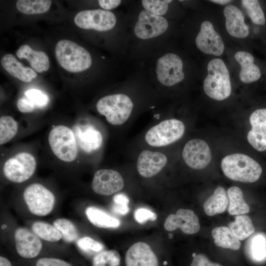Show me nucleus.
Instances as JSON below:
<instances>
[{
    "label": "nucleus",
    "mask_w": 266,
    "mask_h": 266,
    "mask_svg": "<svg viewBox=\"0 0 266 266\" xmlns=\"http://www.w3.org/2000/svg\"><path fill=\"white\" fill-rule=\"evenodd\" d=\"M127 6L129 41L127 63L134 68L169 45L171 25L169 20L143 8L137 0H131Z\"/></svg>",
    "instance_id": "nucleus-1"
},
{
    "label": "nucleus",
    "mask_w": 266,
    "mask_h": 266,
    "mask_svg": "<svg viewBox=\"0 0 266 266\" xmlns=\"http://www.w3.org/2000/svg\"><path fill=\"white\" fill-rule=\"evenodd\" d=\"M184 123L177 119L163 120L152 127L146 133L144 139L149 146L161 147L173 143L183 135Z\"/></svg>",
    "instance_id": "nucleus-8"
},
{
    "label": "nucleus",
    "mask_w": 266,
    "mask_h": 266,
    "mask_svg": "<svg viewBox=\"0 0 266 266\" xmlns=\"http://www.w3.org/2000/svg\"><path fill=\"white\" fill-rule=\"evenodd\" d=\"M229 229L234 236L239 240H243L255 232V227L252 220L246 215H238L233 222L228 224Z\"/></svg>",
    "instance_id": "nucleus-29"
},
{
    "label": "nucleus",
    "mask_w": 266,
    "mask_h": 266,
    "mask_svg": "<svg viewBox=\"0 0 266 266\" xmlns=\"http://www.w3.org/2000/svg\"><path fill=\"white\" fill-rule=\"evenodd\" d=\"M244 7L253 23L259 25H264L266 18L264 12L257 0H242Z\"/></svg>",
    "instance_id": "nucleus-36"
},
{
    "label": "nucleus",
    "mask_w": 266,
    "mask_h": 266,
    "mask_svg": "<svg viewBox=\"0 0 266 266\" xmlns=\"http://www.w3.org/2000/svg\"><path fill=\"white\" fill-rule=\"evenodd\" d=\"M196 256V254L195 253H193L192 256L193 257V258H194L195 256Z\"/></svg>",
    "instance_id": "nucleus-47"
},
{
    "label": "nucleus",
    "mask_w": 266,
    "mask_h": 266,
    "mask_svg": "<svg viewBox=\"0 0 266 266\" xmlns=\"http://www.w3.org/2000/svg\"><path fill=\"white\" fill-rule=\"evenodd\" d=\"M134 218L138 223L143 224L148 220L154 221L157 219V216L147 209L140 208L135 211Z\"/></svg>",
    "instance_id": "nucleus-40"
},
{
    "label": "nucleus",
    "mask_w": 266,
    "mask_h": 266,
    "mask_svg": "<svg viewBox=\"0 0 266 266\" xmlns=\"http://www.w3.org/2000/svg\"><path fill=\"white\" fill-rule=\"evenodd\" d=\"M36 266H71L70 264L61 259L52 258H42L36 263Z\"/></svg>",
    "instance_id": "nucleus-41"
},
{
    "label": "nucleus",
    "mask_w": 266,
    "mask_h": 266,
    "mask_svg": "<svg viewBox=\"0 0 266 266\" xmlns=\"http://www.w3.org/2000/svg\"><path fill=\"white\" fill-rule=\"evenodd\" d=\"M26 98L31 100L36 108H42L47 105L49 102L48 97L40 90L31 89L25 93Z\"/></svg>",
    "instance_id": "nucleus-38"
},
{
    "label": "nucleus",
    "mask_w": 266,
    "mask_h": 266,
    "mask_svg": "<svg viewBox=\"0 0 266 266\" xmlns=\"http://www.w3.org/2000/svg\"><path fill=\"white\" fill-rule=\"evenodd\" d=\"M190 266H223L221 265L210 262L207 257L202 254H199L193 258Z\"/></svg>",
    "instance_id": "nucleus-42"
},
{
    "label": "nucleus",
    "mask_w": 266,
    "mask_h": 266,
    "mask_svg": "<svg viewBox=\"0 0 266 266\" xmlns=\"http://www.w3.org/2000/svg\"><path fill=\"white\" fill-rule=\"evenodd\" d=\"M0 266H12L10 261L6 258L0 257Z\"/></svg>",
    "instance_id": "nucleus-44"
},
{
    "label": "nucleus",
    "mask_w": 266,
    "mask_h": 266,
    "mask_svg": "<svg viewBox=\"0 0 266 266\" xmlns=\"http://www.w3.org/2000/svg\"><path fill=\"white\" fill-rule=\"evenodd\" d=\"M6 225H3L1 227V228H2V229H4V228H6Z\"/></svg>",
    "instance_id": "nucleus-46"
},
{
    "label": "nucleus",
    "mask_w": 266,
    "mask_h": 266,
    "mask_svg": "<svg viewBox=\"0 0 266 266\" xmlns=\"http://www.w3.org/2000/svg\"><path fill=\"white\" fill-rule=\"evenodd\" d=\"M0 62L2 66L9 74L23 82H31L37 76L33 69L25 67L12 54H5L1 58Z\"/></svg>",
    "instance_id": "nucleus-23"
},
{
    "label": "nucleus",
    "mask_w": 266,
    "mask_h": 266,
    "mask_svg": "<svg viewBox=\"0 0 266 266\" xmlns=\"http://www.w3.org/2000/svg\"><path fill=\"white\" fill-rule=\"evenodd\" d=\"M74 131L77 142L84 152L91 153L100 147L102 141V135L93 127L89 126L83 128L76 126Z\"/></svg>",
    "instance_id": "nucleus-21"
},
{
    "label": "nucleus",
    "mask_w": 266,
    "mask_h": 266,
    "mask_svg": "<svg viewBox=\"0 0 266 266\" xmlns=\"http://www.w3.org/2000/svg\"><path fill=\"white\" fill-rule=\"evenodd\" d=\"M77 245L81 250L90 254H98L103 249L101 243L88 236L79 239Z\"/></svg>",
    "instance_id": "nucleus-37"
},
{
    "label": "nucleus",
    "mask_w": 266,
    "mask_h": 266,
    "mask_svg": "<svg viewBox=\"0 0 266 266\" xmlns=\"http://www.w3.org/2000/svg\"><path fill=\"white\" fill-rule=\"evenodd\" d=\"M113 212L119 215H125L129 211V198L124 194H117L113 198Z\"/></svg>",
    "instance_id": "nucleus-39"
},
{
    "label": "nucleus",
    "mask_w": 266,
    "mask_h": 266,
    "mask_svg": "<svg viewBox=\"0 0 266 266\" xmlns=\"http://www.w3.org/2000/svg\"><path fill=\"white\" fill-rule=\"evenodd\" d=\"M226 17V28L228 33L236 38H245L249 35L248 26L241 10L233 5H228L224 9Z\"/></svg>",
    "instance_id": "nucleus-20"
},
{
    "label": "nucleus",
    "mask_w": 266,
    "mask_h": 266,
    "mask_svg": "<svg viewBox=\"0 0 266 266\" xmlns=\"http://www.w3.org/2000/svg\"><path fill=\"white\" fill-rule=\"evenodd\" d=\"M36 163L31 154L21 152L8 159L4 164L3 173L9 180L21 183L29 179L34 173Z\"/></svg>",
    "instance_id": "nucleus-11"
},
{
    "label": "nucleus",
    "mask_w": 266,
    "mask_h": 266,
    "mask_svg": "<svg viewBox=\"0 0 266 266\" xmlns=\"http://www.w3.org/2000/svg\"><path fill=\"white\" fill-rule=\"evenodd\" d=\"M16 55L20 59H26L30 63L32 69L41 73L47 71L50 66L47 55L41 51H35L29 45H21L16 51Z\"/></svg>",
    "instance_id": "nucleus-24"
},
{
    "label": "nucleus",
    "mask_w": 266,
    "mask_h": 266,
    "mask_svg": "<svg viewBox=\"0 0 266 266\" xmlns=\"http://www.w3.org/2000/svg\"><path fill=\"white\" fill-rule=\"evenodd\" d=\"M126 266H158L156 255L149 245L142 242L133 244L127 251Z\"/></svg>",
    "instance_id": "nucleus-19"
},
{
    "label": "nucleus",
    "mask_w": 266,
    "mask_h": 266,
    "mask_svg": "<svg viewBox=\"0 0 266 266\" xmlns=\"http://www.w3.org/2000/svg\"><path fill=\"white\" fill-rule=\"evenodd\" d=\"M234 58L241 66L239 76L242 82L250 83L261 78L260 69L254 64V58L250 53L238 51L235 54Z\"/></svg>",
    "instance_id": "nucleus-22"
},
{
    "label": "nucleus",
    "mask_w": 266,
    "mask_h": 266,
    "mask_svg": "<svg viewBox=\"0 0 266 266\" xmlns=\"http://www.w3.org/2000/svg\"><path fill=\"white\" fill-rule=\"evenodd\" d=\"M33 232L39 237L50 242H57L62 238L61 233L47 223L37 221L32 226Z\"/></svg>",
    "instance_id": "nucleus-31"
},
{
    "label": "nucleus",
    "mask_w": 266,
    "mask_h": 266,
    "mask_svg": "<svg viewBox=\"0 0 266 266\" xmlns=\"http://www.w3.org/2000/svg\"><path fill=\"white\" fill-rule=\"evenodd\" d=\"M222 170L228 178L234 181L253 183L262 172L260 165L245 154L235 153L225 157L221 163Z\"/></svg>",
    "instance_id": "nucleus-5"
},
{
    "label": "nucleus",
    "mask_w": 266,
    "mask_h": 266,
    "mask_svg": "<svg viewBox=\"0 0 266 266\" xmlns=\"http://www.w3.org/2000/svg\"><path fill=\"white\" fill-rule=\"evenodd\" d=\"M18 110L22 113H29L33 111L36 107L34 104L27 98L18 100L17 103Z\"/></svg>",
    "instance_id": "nucleus-43"
},
{
    "label": "nucleus",
    "mask_w": 266,
    "mask_h": 266,
    "mask_svg": "<svg viewBox=\"0 0 266 266\" xmlns=\"http://www.w3.org/2000/svg\"><path fill=\"white\" fill-rule=\"evenodd\" d=\"M18 125L15 120L9 116H3L0 118V144L9 141L16 134Z\"/></svg>",
    "instance_id": "nucleus-33"
},
{
    "label": "nucleus",
    "mask_w": 266,
    "mask_h": 266,
    "mask_svg": "<svg viewBox=\"0 0 266 266\" xmlns=\"http://www.w3.org/2000/svg\"><path fill=\"white\" fill-rule=\"evenodd\" d=\"M251 129L247 133L251 145L260 152L266 150V108L258 109L250 116Z\"/></svg>",
    "instance_id": "nucleus-17"
},
{
    "label": "nucleus",
    "mask_w": 266,
    "mask_h": 266,
    "mask_svg": "<svg viewBox=\"0 0 266 266\" xmlns=\"http://www.w3.org/2000/svg\"><path fill=\"white\" fill-rule=\"evenodd\" d=\"M55 55L60 65L71 72L89 69L93 65V57L85 48L69 40H61L55 47Z\"/></svg>",
    "instance_id": "nucleus-6"
},
{
    "label": "nucleus",
    "mask_w": 266,
    "mask_h": 266,
    "mask_svg": "<svg viewBox=\"0 0 266 266\" xmlns=\"http://www.w3.org/2000/svg\"><path fill=\"white\" fill-rule=\"evenodd\" d=\"M229 205L228 212L232 215L246 214L249 211V206L244 199L241 189L237 186L229 188L227 191Z\"/></svg>",
    "instance_id": "nucleus-28"
},
{
    "label": "nucleus",
    "mask_w": 266,
    "mask_h": 266,
    "mask_svg": "<svg viewBox=\"0 0 266 266\" xmlns=\"http://www.w3.org/2000/svg\"><path fill=\"white\" fill-rule=\"evenodd\" d=\"M167 158L158 151L144 150L138 155L136 168L139 174L145 178H150L159 173L165 166Z\"/></svg>",
    "instance_id": "nucleus-16"
},
{
    "label": "nucleus",
    "mask_w": 266,
    "mask_h": 266,
    "mask_svg": "<svg viewBox=\"0 0 266 266\" xmlns=\"http://www.w3.org/2000/svg\"><path fill=\"white\" fill-rule=\"evenodd\" d=\"M184 66L181 56L170 51L168 45L140 66L145 70L156 91L161 93L185 80Z\"/></svg>",
    "instance_id": "nucleus-3"
},
{
    "label": "nucleus",
    "mask_w": 266,
    "mask_h": 266,
    "mask_svg": "<svg viewBox=\"0 0 266 266\" xmlns=\"http://www.w3.org/2000/svg\"><path fill=\"white\" fill-rule=\"evenodd\" d=\"M53 226L61 233L63 239L66 242H73L77 240V230L70 220L65 218H59L54 221Z\"/></svg>",
    "instance_id": "nucleus-32"
},
{
    "label": "nucleus",
    "mask_w": 266,
    "mask_h": 266,
    "mask_svg": "<svg viewBox=\"0 0 266 266\" xmlns=\"http://www.w3.org/2000/svg\"><path fill=\"white\" fill-rule=\"evenodd\" d=\"M210 1L220 4H225L232 1V0H211Z\"/></svg>",
    "instance_id": "nucleus-45"
},
{
    "label": "nucleus",
    "mask_w": 266,
    "mask_h": 266,
    "mask_svg": "<svg viewBox=\"0 0 266 266\" xmlns=\"http://www.w3.org/2000/svg\"><path fill=\"white\" fill-rule=\"evenodd\" d=\"M124 186L122 175L110 169L98 170L94 174L92 188L98 194L109 196L120 191Z\"/></svg>",
    "instance_id": "nucleus-14"
},
{
    "label": "nucleus",
    "mask_w": 266,
    "mask_h": 266,
    "mask_svg": "<svg viewBox=\"0 0 266 266\" xmlns=\"http://www.w3.org/2000/svg\"><path fill=\"white\" fill-rule=\"evenodd\" d=\"M74 22L81 29L110 34L128 48L129 31L126 12L100 8L84 10L76 14Z\"/></svg>",
    "instance_id": "nucleus-4"
},
{
    "label": "nucleus",
    "mask_w": 266,
    "mask_h": 266,
    "mask_svg": "<svg viewBox=\"0 0 266 266\" xmlns=\"http://www.w3.org/2000/svg\"><path fill=\"white\" fill-rule=\"evenodd\" d=\"M229 199L227 193L221 186H218L213 195L203 204L205 213L209 216L224 212L228 206Z\"/></svg>",
    "instance_id": "nucleus-25"
},
{
    "label": "nucleus",
    "mask_w": 266,
    "mask_h": 266,
    "mask_svg": "<svg viewBox=\"0 0 266 266\" xmlns=\"http://www.w3.org/2000/svg\"><path fill=\"white\" fill-rule=\"evenodd\" d=\"M48 141L54 155L60 160L66 162L74 161L77 155L75 136L69 128L59 125L50 131Z\"/></svg>",
    "instance_id": "nucleus-9"
},
{
    "label": "nucleus",
    "mask_w": 266,
    "mask_h": 266,
    "mask_svg": "<svg viewBox=\"0 0 266 266\" xmlns=\"http://www.w3.org/2000/svg\"><path fill=\"white\" fill-rule=\"evenodd\" d=\"M211 234L214 243L218 247L233 250H239L241 247L240 240L234 236L229 227H216L212 231Z\"/></svg>",
    "instance_id": "nucleus-27"
},
{
    "label": "nucleus",
    "mask_w": 266,
    "mask_h": 266,
    "mask_svg": "<svg viewBox=\"0 0 266 266\" xmlns=\"http://www.w3.org/2000/svg\"><path fill=\"white\" fill-rule=\"evenodd\" d=\"M121 257L115 250L102 251L93 258L92 266H119Z\"/></svg>",
    "instance_id": "nucleus-35"
},
{
    "label": "nucleus",
    "mask_w": 266,
    "mask_h": 266,
    "mask_svg": "<svg viewBox=\"0 0 266 266\" xmlns=\"http://www.w3.org/2000/svg\"><path fill=\"white\" fill-rule=\"evenodd\" d=\"M182 157L185 163L191 168L201 169L209 164L211 153L207 143L204 140L193 139L185 145Z\"/></svg>",
    "instance_id": "nucleus-12"
},
{
    "label": "nucleus",
    "mask_w": 266,
    "mask_h": 266,
    "mask_svg": "<svg viewBox=\"0 0 266 266\" xmlns=\"http://www.w3.org/2000/svg\"><path fill=\"white\" fill-rule=\"evenodd\" d=\"M197 47L202 53L221 56L224 51V44L220 35L215 31L212 23L208 21L202 22L199 33L195 38Z\"/></svg>",
    "instance_id": "nucleus-13"
},
{
    "label": "nucleus",
    "mask_w": 266,
    "mask_h": 266,
    "mask_svg": "<svg viewBox=\"0 0 266 266\" xmlns=\"http://www.w3.org/2000/svg\"><path fill=\"white\" fill-rule=\"evenodd\" d=\"M23 197L29 210L35 215L46 216L53 209L55 197L41 184L34 183L29 185L25 189Z\"/></svg>",
    "instance_id": "nucleus-10"
},
{
    "label": "nucleus",
    "mask_w": 266,
    "mask_h": 266,
    "mask_svg": "<svg viewBox=\"0 0 266 266\" xmlns=\"http://www.w3.org/2000/svg\"><path fill=\"white\" fill-rule=\"evenodd\" d=\"M52 4L50 0H19L16 4L17 10L26 14H37L46 12Z\"/></svg>",
    "instance_id": "nucleus-30"
},
{
    "label": "nucleus",
    "mask_w": 266,
    "mask_h": 266,
    "mask_svg": "<svg viewBox=\"0 0 266 266\" xmlns=\"http://www.w3.org/2000/svg\"><path fill=\"white\" fill-rule=\"evenodd\" d=\"M120 91L105 95L96 104L98 112L110 124L121 125L133 114L138 97L152 94L149 82L140 70L130 72L119 83Z\"/></svg>",
    "instance_id": "nucleus-2"
},
{
    "label": "nucleus",
    "mask_w": 266,
    "mask_h": 266,
    "mask_svg": "<svg viewBox=\"0 0 266 266\" xmlns=\"http://www.w3.org/2000/svg\"><path fill=\"white\" fill-rule=\"evenodd\" d=\"M208 75L203 82V90L210 98L222 100L228 98L232 90L230 75L224 62L216 58L207 65Z\"/></svg>",
    "instance_id": "nucleus-7"
},
{
    "label": "nucleus",
    "mask_w": 266,
    "mask_h": 266,
    "mask_svg": "<svg viewBox=\"0 0 266 266\" xmlns=\"http://www.w3.org/2000/svg\"><path fill=\"white\" fill-rule=\"evenodd\" d=\"M250 245V254L251 258L257 262L263 261L266 259V238L261 233L254 235L251 238Z\"/></svg>",
    "instance_id": "nucleus-34"
},
{
    "label": "nucleus",
    "mask_w": 266,
    "mask_h": 266,
    "mask_svg": "<svg viewBox=\"0 0 266 266\" xmlns=\"http://www.w3.org/2000/svg\"><path fill=\"white\" fill-rule=\"evenodd\" d=\"M16 250L21 257L31 259L37 256L42 248L38 237L29 229L20 228L14 233Z\"/></svg>",
    "instance_id": "nucleus-18"
},
{
    "label": "nucleus",
    "mask_w": 266,
    "mask_h": 266,
    "mask_svg": "<svg viewBox=\"0 0 266 266\" xmlns=\"http://www.w3.org/2000/svg\"><path fill=\"white\" fill-rule=\"evenodd\" d=\"M164 227L167 231L180 229L185 233L193 234L200 229L199 219L194 212L189 209H179L175 214L169 215L166 218Z\"/></svg>",
    "instance_id": "nucleus-15"
},
{
    "label": "nucleus",
    "mask_w": 266,
    "mask_h": 266,
    "mask_svg": "<svg viewBox=\"0 0 266 266\" xmlns=\"http://www.w3.org/2000/svg\"><path fill=\"white\" fill-rule=\"evenodd\" d=\"M89 221L94 226L101 228H115L120 225L119 220L103 210L95 206H89L85 210Z\"/></svg>",
    "instance_id": "nucleus-26"
}]
</instances>
